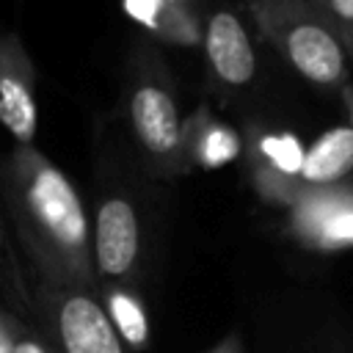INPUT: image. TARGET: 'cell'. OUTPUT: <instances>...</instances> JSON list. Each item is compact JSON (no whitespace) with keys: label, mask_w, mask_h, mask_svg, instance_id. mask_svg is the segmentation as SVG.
Wrapping results in <instances>:
<instances>
[{"label":"cell","mask_w":353,"mask_h":353,"mask_svg":"<svg viewBox=\"0 0 353 353\" xmlns=\"http://www.w3.org/2000/svg\"><path fill=\"white\" fill-rule=\"evenodd\" d=\"M0 210L39 281L97 292L91 221L74 182L36 146L0 154Z\"/></svg>","instance_id":"cell-1"},{"label":"cell","mask_w":353,"mask_h":353,"mask_svg":"<svg viewBox=\"0 0 353 353\" xmlns=\"http://www.w3.org/2000/svg\"><path fill=\"white\" fill-rule=\"evenodd\" d=\"M154 179L146 176L132 149L102 135L94 152V210H91V254L99 284L130 287L143 259L146 207Z\"/></svg>","instance_id":"cell-2"},{"label":"cell","mask_w":353,"mask_h":353,"mask_svg":"<svg viewBox=\"0 0 353 353\" xmlns=\"http://www.w3.org/2000/svg\"><path fill=\"white\" fill-rule=\"evenodd\" d=\"M121 119L130 149L154 182H171L190 165V130L182 116L176 80L160 50L138 39L124 61Z\"/></svg>","instance_id":"cell-3"},{"label":"cell","mask_w":353,"mask_h":353,"mask_svg":"<svg viewBox=\"0 0 353 353\" xmlns=\"http://www.w3.org/2000/svg\"><path fill=\"white\" fill-rule=\"evenodd\" d=\"M251 19L268 44L309 83L345 85L347 58L309 0H245Z\"/></svg>","instance_id":"cell-4"},{"label":"cell","mask_w":353,"mask_h":353,"mask_svg":"<svg viewBox=\"0 0 353 353\" xmlns=\"http://www.w3.org/2000/svg\"><path fill=\"white\" fill-rule=\"evenodd\" d=\"M39 298L52 314L63 353H124V342L97 292L39 281Z\"/></svg>","instance_id":"cell-5"},{"label":"cell","mask_w":353,"mask_h":353,"mask_svg":"<svg viewBox=\"0 0 353 353\" xmlns=\"http://www.w3.org/2000/svg\"><path fill=\"white\" fill-rule=\"evenodd\" d=\"M0 127L11 143L33 146L39 132V94L36 66L11 30L0 28Z\"/></svg>","instance_id":"cell-6"},{"label":"cell","mask_w":353,"mask_h":353,"mask_svg":"<svg viewBox=\"0 0 353 353\" xmlns=\"http://www.w3.org/2000/svg\"><path fill=\"white\" fill-rule=\"evenodd\" d=\"M210 74L226 91H240L256 77V52L243 19L229 8H215L204 19L201 33Z\"/></svg>","instance_id":"cell-7"},{"label":"cell","mask_w":353,"mask_h":353,"mask_svg":"<svg viewBox=\"0 0 353 353\" xmlns=\"http://www.w3.org/2000/svg\"><path fill=\"white\" fill-rule=\"evenodd\" d=\"M350 171H353V124H342V127H331L325 135L314 141L309 152H303L295 179L309 188H328L347 179Z\"/></svg>","instance_id":"cell-8"},{"label":"cell","mask_w":353,"mask_h":353,"mask_svg":"<svg viewBox=\"0 0 353 353\" xmlns=\"http://www.w3.org/2000/svg\"><path fill=\"white\" fill-rule=\"evenodd\" d=\"M105 298H108L105 309H108L121 342H130L132 347H143L149 328H146V317H143L138 301L130 295V287H108Z\"/></svg>","instance_id":"cell-9"},{"label":"cell","mask_w":353,"mask_h":353,"mask_svg":"<svg viewBox=\"0 0 353 353\" xmlns=\"http://www.w3.org/2000/svg\"><path fill=\"white\" fill-rule=\"evenodd\" d=\"M309 6L334 33L347 58V66L353 69V0H309Z\"/></svg>","instance_id":"cell-10"},{"label":"cell","mask_w":353,"mask_h":353,"mask_svg":"<svg viewBox=\"0 0 353 353\" xmlns=\"http://www.w3.org/2000/svg\"><path fill=\"white\" fill-rule=\"evenodd\" d=\"M0 290L8 292V295H17V301L30 306V298H28V290H25V279H22V265L17 259L14 240H11L8 223L3 218V210H0Z\"/></svg>","instance_id":"cell-11"},{"label":"cell","mask_w":353,"mask_h":353,"mask_svg":"<svg viewBox=\"0 0 353 353\" xmlns=\"http://www.w3.org/2000/svg\"><path fill=\"white\" fill-rule=\"evenodd\" d=\"M314 237L320 245L334 248V245H350L353 243V210H342L328 215L323 223L312 226Z\"/></svg>","instance_id":"cell-12"},{"label":"cell","mask_w":353,"mask_h":353,"mask_svg":"<svg viewBox=\"0 0 353 353\" xmlns=\"http://www.w3.org/2000/svg\"><path fill=\"white\" fill-rule=\"evenodd\" d=\"M19 328H22V325L0 309V353H11V347H14V339H17Z\"/></svg>","instance_id":"cell-13"},{"label":"cell","mask_w":353,"mask_h":353,"mask_svg":"<svg viewBox=\"0 0 353 353\" xmlns=\"http://www.w3.org/2000/svg\"><path fill=\"white\" fill-rule=\"evenodd\" d=\"M11 353H50V350H47L36 336L25 334V328H19V334H17V339H14Z\"/></svg>","instance_id":"cell-14"},{"label":"cell","mask_w":353,"mask_h":353,"mask_svg":"<svg viewBox=\"0 0 353 353\" xmlns=\"http://www.w3.org/2000/svg\"><path fill=\"white\" fill-rule=\"evenodd\" d=\"M207 353H245V347H243V339L237 336V334H229V336H223L212 350H207Z\"/></svg>","instance_id":"cell-15"},{"label":"cell","mask_w":353,"mask_h":353,"mask_svg":"<svg viewBox=\"0 0 353 353\" xmlns=\"http://www.w3.org/2000/svg\"><path fill=\"white\" fill-rule=\"evenodd\" d=\"M160 6L171 14H185V17L196 11V0H160Z\"/></svg>","instance_id":"cell-16"}]
</instances>
